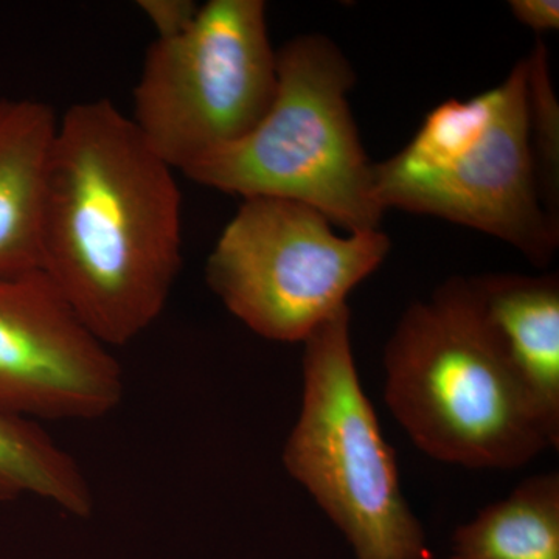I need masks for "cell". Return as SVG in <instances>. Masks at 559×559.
<instances>
[{"mask_svg": "<svg viewBox=\"0 0 559 559\" xmlns=\"http://www.w3.org/2000/svg\"><path fill=\"white\" fill-rule=\"evenodd\" d=\"M176 170L109 100L76 103L51 150L39 270L108 347L167 307L182 267Z\"/></svg>", "mask_w": 559, "mask_h": 559, "instance_id": "1", "label": "cell"}, {"mask_svg": "<svg viewBox=\"0 0 559 559\" xmlns=\"http://www.w3.org/2000/svg\"><path fill=\"white\" fill-rule=\"evenodd\" d=\"M384 367L389 411L429 457L511 471L558 448L481 318L471 278L407 308Z\"/></svg>", "mask_w": 559, "mask_h": 559, "instance_id": "2", "label": "cell"}, {"mask_svg": "<svg viewBox=\"0 0 559 559\" xmlns=\"http://www.w3.org/2000/svg\"><path fill=\"white\" fill-rule=\"evenodd\" d=\"M382 210L432 215L509 242L544 264L558 246V224L540 197L530 131L528 66L499 86L430 110L415 138L373 164Z\"/></svg>", "mask_w": 559, "mask_h": 559, "instance_id": "3", "label": "cell"}, {"mask_svg": "<svg viewBox=\"0 0 559 559\" xmlns=\"http://www.w3.org/2000/svg\"><path fill=\"white\" fill-rule=\"evenodd\" d=\"M353 84L355 72L336 44L314 33L297 36L277 51V90L263 119L183 175L242 200L310 205L349 234L380 229L384 210L349 109Z\"/></svg>", "mask_w": 559, "mask_h": 559, "instance_id": "4", "label": "cell"}, {"mask_svg": "<svg viewBox=\"0 0 559 559\" xmlns=\"http://www.w3.org/2000/svg\"><path fill=\"white\" fill-rule=\"evenodd\" d=\"M304 392L283 465L344 533L356 559H432L395 452L360 385L348 307L304 342Z\"/></svg>", "mask_w": 559, "mask_h": 559, "instance_id": "5", "label": "cell"}, {"mask_svg": "<svg viewBox=\"0 0 559 559\" xmlns=\"http://www.w3.org/2000/svg\"><path fill=\"white\" fill-rule=\"evenodd\" d=\"M277 90L263 0H210L179 36L146 51L131 120L173 170L238 142Z\"/></svg>", "mask_w": 559, "mask_h": 559, "instance_id": "6", "label": "cell"}, {"mask_svg": "<svg viewBox=\"0 0 559 559\" xmlns=\"http://www.w3.org/2000/svg\"><path fill=\"white\" fill-rule=\"evenodd\" d=\"M380 229L340 237L318 210L248 198L210 253V289L253 333L305 342L347 308V297L388 257Z\"/></svg>", "mask_w": 559, "mask_h": 559, "instance_id": "7", "label": "cell"}, {"mask_svg": "<svg viewBox=\"0 0 559 559\" xmlns=\"http://www.w3.org/2000/svg\"><path fill=\"white\" fill-rule=\"evenodd\" d=\"M123 370L43 270L0 275V411L39 421L108 417Z\"/></svg>", "mask_w": 559, "mask_h": 559, "instance_id": "8", "label": "cell"}, {"mask_svg": "<svg viewBox=\"0 0 559 559\" xmlns=\"http://www.w3.org/2000/svg\"><path fill=\"white\" fill-rule=\"evenodd\" d=\"M481 318L559 444V283L554 275L471 278Z\"/></svg>", "mask_w": 559, "mask_h": 559, "instance_id": "9", "label": "cell"}, {"mask_svg": "<svg viewBox=\"0 0 559 559\" xmlns=\"http://www.w3.org/2000/svg\"><path fill=\"white\" fill-rule=\"evenodd\" d=\"M58 123L60 117L46 103L0 100V275L39 267L44 200Z\"/></svg>", "mask_w": 559, "mask_h": 559, "instance_id": "10", "label": "cell"}, {"mask_svg": "<svg viewBox=\"0 0 559 559\" xmlns=\"http://www.w3.org/2000/svg\"><path fill=\"white\" fill-rule=\"evenodd\" d=\"M451 559H559V476L538 474L452 536Z\"/></svg>", "mask_w": 559, "mask_h": 559, "instance_id": "11", "label": "cell"}, {"mask_svg": "<svg viewBox=\"0 0 559 559\" xmlns=\"http://www.w3.org/2000/svg\"><path fill=\"white\" fill-rule=\"evenodd\" d=\"M38 498L73 514L95 507L86 474L38 421L0 411V500Z\"/></svg>", "mask_w": 559, "mask_h": 559, "instance_id": "12", "label": "cell"}, {"mask_svg": "<svg viewBox=\"0 0 559 559\" xmlns=\"http://www.w3.org/2000/svg\"><path fill=\"white\" fill-rule=\"evenodd\" d=\"M528 66L530 131L533 153L543 168L544 202L554 218V194L557 197L559 160V106L551 86L549 66L544 46H536ZM555 219V218H554Z\"/></svg>", "mask_w": 559, "mask_h": 559, "instance_id": "13", "label": "cell"}, {"mask_svg": "<svg viewBox=\"0 0 559 559\" xmlns=\"http://www.w3.org/2000/svg\"><path fill=\"white\" fill-rule=\"evenodd\" d=\"M139 9L153 25L156 39H170L193 24L201 7L193 0H140Z\"/></svg>", "mask_w": 559, "mask_h": 559, "instance_id": "14", "label": "cell"}, {"mask_svg": "<svg viewBox=\"0 0 559 559\" xmlns=\"http://www.w3.org/2000/svg\"><path fill=\"white\" fill-rule=\"evenodd\" d=\"M510 10L516 21L536 32L558 31V0H511Z\"/></svg>", "mask_w": 559, "mask_h": 559, "instance_id": "15", "label": "cell"}]
</instances>
